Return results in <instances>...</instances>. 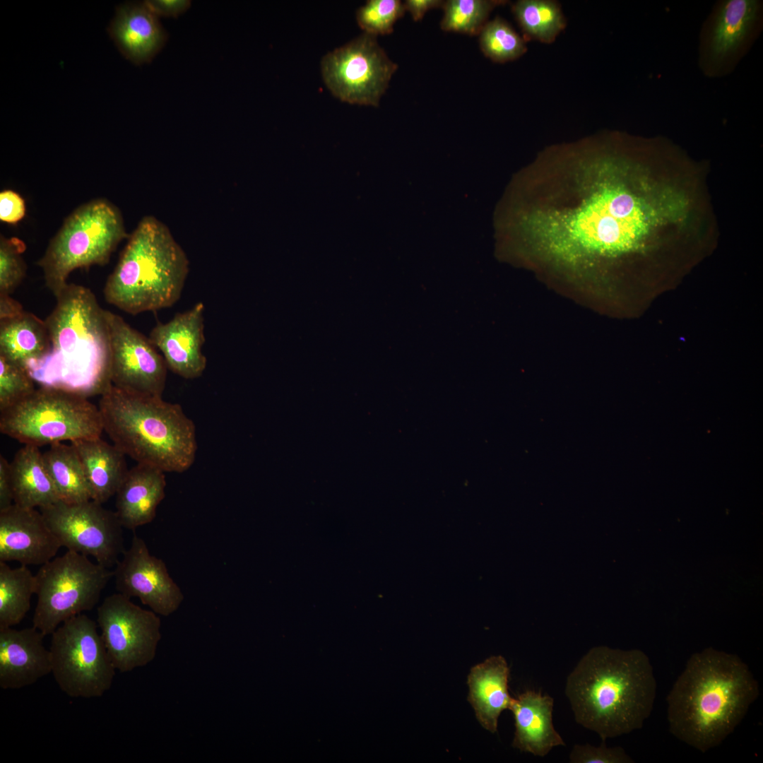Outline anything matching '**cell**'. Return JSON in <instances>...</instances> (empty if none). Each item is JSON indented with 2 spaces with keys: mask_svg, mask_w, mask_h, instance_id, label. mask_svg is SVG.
Returning a JSON list of instances; mask_svg holds the SVG:
<instances>
[{
  "mask_svg": "<svg viewBox=\"0 0 763 763\" xmlns=\"http://www.w3.org/2000/svg\"><path fill=\"white\" fill-rule=\"evenodd\" d=\"M114 566L113 578L118 593L138 598L159 615L176 612L184 595L170 576L165 562L150 554L145 540L134 534L129 548Z\"/></svg>",
  "mask_w": 763,
  "mask_h": 763,
  "instance_id": "cell-16",
  "label": "cell"
},
{
  "mask_svg": "<svg viewBox=\"0 0 763 763\" xmlns=\"http://www.w3.org/2000/svg\"><path fill=\"white\" fill-rule=\"evenodd\" d=\"M24 311L21 304L11 295H0V321L17 317Z\"/></svg>",
  "mask_w": 763,
  "mask_h": 763,
  "instance_id": "cell-40",
  "label": "cell"
},
{
  "mask_svg": "<svg viewBox=\"0 0 763 763\" xmlns=\"http://www.w3.org/2000/svg\"><path fill=\"white\" fill-rule=\"evenodd\" d=\"M656 693L653 667L644 651L603 646L583 656L565 686L576 723L603 741L642 728Z\"/></svg>",
  "mask_w": 763,
  "mask_h": 763,
  "instance_id": "cell-3",
  "label": "cell"
},
{
  "mask_svg": "<svg viewBox=\"0 0 763 763\" xmlns=\"http://www.w3.org/2000/svg\"><path fill=\"white\" fill-rule=\"evenodd\" d=\"M97 627V622L82 613L51 634V673L71 698L100 697L112 687L116 669Z\"/></svg>",
  "mask_w": 763,
  "mask_h": 763,
  "instance_id": "cell-10",
  "label": "cell"
},
{
  "mask_svg": "<svg viewBox=\"0 0 763 763\" xmlns=\"http://www.w3.org/2000/svg\"><path fill=\"white\" fill-rule=\"evenodd\" d=\"M322 78L331 93L343 102L377 107L398 65L377 42L363 33L326 54L321 64Z\"/></svg>",
  "mask_w": 763,
  "mask_h": 763,
  "instance_id": "cell-12",
  "label": "cell"
},
{
  "mask_svg": "<svg viewBox=\"0 0 763 763\" xmlns=\"http://www.w3.org/2000/svg\"><path fill=\"white\" fill-rule=\"evenodd\" d=\"M504 3L497 0L444 1L440 28L446 32L478 35L492 11Z\"/></svg>",
  "mask_w": 763,
  "mask_h": 763,
  "instance_id": "cell-30",
  "label": "cell"
},
{
  "mask_svg": "<svg viewBox=\"0 0 763 763\" xmlns=\"http://www.w3.org/2000/svg\"><path fill=\"white\" fill-rule=\"evenodd\" d=\"M60 548L40 510L13 504L0 511V562L42 565Z\"/></svg>",
  "mask_w": 763,
  "mask_h": 763,
  "instance_id": "cell-18",
  "label": "cell"
},
{
  "mask_svg": "<svg viewBox=\"0 0 763 763\" xmlns=\"http://www.w3.org/2000/svg\"><path fill=\"white\" fill-rule=\"evenodd\" d=\"M189 266L168 227L146 215L129 235L106 280L105 300L132 315L170 307L180 298Z\"/></svg>",
  "mask_w": 763,
  "mask_h": 763,
  "instance_id": "cell-6",
  "label": "cell"
},
{
  "mask_svg": "<svg viewBox=\"0 0 763 763\" xmlns=\"http://www.w3.org/2000/svg\"><path fill=\"white\" fill-rule=\"evenodd\" d=\"M13 504L10 463L0 456V511Z\"/></svg>",
  "mask_w": 763,
  "mask_h": 763,
  "instance_id": "cell-38",
  "label": "cell"
},
{
  "mask_svg": "<svg viewBox=\"0 0 763 763\" xmlns=\"http://www.w3.org/2000/svg\"><path fill=\"white\" fill-rule=\"evenodd\" d=\"M763 30L762 0H718L698 36L697 66L710 79L733 73Z\"/></svg>",
  "mask_w": 763,
  "mask_h": 763,
  "instance_id": "cell-11",
  "label": "cell"
},
{
  "mask_svg": "<svg viewBox=\"0 0 763 763\" xmlns=\"http://www.w3.org/2000/svg\"><path fill=\"white\" fill-rule=\"evenodd\" d=\"M405 12L399 0H369L357 11L356 20L365 33L377 37L391 33Z\"/></svg>",
  "mask_w": 763,
  "mask_h": 763,
  "instance_id": "cell-32",
  "label": "cell"
},
{
  "mask_svg": "<svg viewBox=\"0 0 763 763\" xmlns=\"http://www.w3.org/2000/svg\"><path fill=\"white\" fill-rule=\"evenodd\" d=\"M511 9L524 35L543 43L554 42L566 25L560 4L555 1L519 0Z\"/></svg>",
  "mask_w": 763,
  "mask_h": 763,
  "instance_id": "cell-29",
  "label": "cell"
},
{
  "mask_svg": "<svg viewBox=\"0 0 763 763\" xmlns=\"http://www.w3.org/2000/svg\"><path fill=\"white\" fill-rule=\"evenodd\" d=\"M13 504L42 508L60 500L39 447L25 444L10 462Z\"/></svg>",
  "mask_w": 763,
  "mask_h": 763,
  "instance_id": "cell-25",
  "label": "cell"
},
{
  "mask_svg": "<svg viewBox=\"0 0 763 763\" xmlns=\"http://www.w3.org/2000/svg\"><path fill=\"white\" fill-rule=\"evenodd\" d=\"M759 695L748 666L711 647L693 653L667 696L669 731L705 752L718 746Z\"/></svg>",
  "mask_w": 763,
  "mask_h": 763,
  "instance_id": "cell-2",
  "label": "cell"
},
{
  "mask_svg": "<svg viewBox=\"0 0 763 763\" xmlns=\"http://www.w3.org/2000/svg\"><path fill=\"white\" fill-rule=\"evenodd\" d=\"M553 698L527 690L512 699L509 710L514 718L511 745L521 752L544 757L555 747L565 745L552 723Z\"/></svg>",
  "mask_w": 763,
  "mask_h": 763,
  "instance_id": "cell-21",
  "label": "cell"
},
{
  "mask_svg": "<svg viewBox=\"0 0 763 763\" xmlns=\"http://www.w3.org/2000/svg\"><path fill=\"white\" fill-rule=\"evenodd\" d=\"M165 487L163 471L142 463L129 469L115 494V512L123 528L134 531L151 523Z\"/></svg>",
  "mask_w": 763,
  "mask_h": 763,
  "instance_id": "cell-22",
  "label": "cell"
},
{
  "mask_svg": "<svg viewBox=\"0 0 763 763\" xmlns=\"http://www.w3.org/2000/svg\"><path fill=\"white\" fill-rule=\"evenodd\" d=\"M51 348L45 321L24 311L13 318L0 321V355L24 367L48 353Z\"/></svg>",
  "mask_w": 763,
  "mask_h": 763,
  "instance_id": "cell-26",
  "label": "cell"
},
{
  "mask_svg": "<svg viewBox=\"0 0 763 763\" xmlns=\"http://www.w3.org/2000/svg\"><path fill=\"white\" fill-rule=\"evenodd\" d=\"M579 172L572 204L532 210L522 222L531 244L560 261L634 252L687 212L682 195L653 182L625 155L601 154Z\"/></svg>",
  "mask_w": 763,
  "mask_h": 763,
  "instance_id": "cell-1",
  "label": "cell"
},
{
  "mask_svg": "<svg viewBox=\"0 0 763 763\" xmlns=\"http://www.w3.org/2000/svg\"><path fill=\"white\" fill-rule=\"evenodd\" d=\"M144 4L158 18H178L191 6L188 0H148Z\"/></svg>",
  "mask_w": 763,
  "mask_h": 763,
  "instance_id": "cell-37",
  "label": "cell"
},
{
  "mask_svg": "<svg viewBox=\"0 0 763 763\" xmlns=\"http://www.w3.org/2000/svg\"><path fill=\"white\" fill-rule=\"evenodd\" d=\"M98 406L86 396L44 386L0 411V432L24 445L40 447L64 441L100 437Z\"/></svg>",
  "mask_w": 763,
  "mask_h": 763,
  "instance_id": "cell-8",
  "label": "cell"
},
{
  "mask_svg": "<svg viewBox=\"0 0 763 763\" xmlns=\"http://www.w3.org/2000/svg\"><path fill=\"white\" fill-rule=\"evenodd\" d=\"M35 587V574L26 565L11 568L0 562V628L13 627L23 620Z\"/></svg>",
  "mask_w": 763,
  "mask_h": 763,
  "instance_id": "cell-28",
  "label": "cell"
},
{
  "mask_svg": "<svg viewBox=\"0 0 763 763\" xmlns=\"http://www.w3.org/2000/svg\"><path fill=\"white\" fill-rule=\"evenodd\" d=\"M45 636L35 627L0 628V687L17 690L33 685L51 673Z\"/></svg>",
  "mask_w": 763,
  "mask_h": 763,
  "instance_id": "cell-19",
  "label": "cell"
},
{
  "mask_svg": "<svg viewBox=\"0 0 763 763\" xmlns=\"http://www.w3.org/2000/svg\"><path fill=\"white\" fill-rule=\"evenodd\" d=\"M478 35L482 52L495 62L515 60L526 51L524 38L499 16L488 20Z\"/></svg>",
  "mask_w": 763,
  "mask_h": 763,
  "instance_id": "cell-31",
  "label": "cell"
},
{
  "mask_svg": "<svg viewBox=\"0 0 763 763\" xmlns=\"http://www.w3.org/2000/svg\"><path fill=\"white\" fill-rule=\"evenodd\" d=\"M509 673L506 659L498 655L473 666L468 675V700L479 723L492 733L497 731L499 717L509 709L513 699L508 690Z\"/></svg>",
  "mask_w": 763,
  "mask_h": 763,
  "instance_id": "cell-23",
  "label": "cell"
},
{
  "mask_svg": "<svg viewBox=\"0 0 763 763\" xmlns=\"http://www.w3.org/2000/svg\"><path fill=\"white\" fill-rule=\"evenodd\" d=\"M157 613L120 593L107 596L97 609V624L117 670L143 667L155 657L162 634Z\"/></svg>",
  "mask_w": 763,
  "mask_h": 763,
  "instance_id": "cell-14",
  "label": "cell"
},
{
  "mask_svg": "<svg viewBox=\"0 0 763 763\" xmlns=\"http://www.w3.org/2000/svg\"><path fill=\"white\" fill-rule=\"evenodd\" d=\"M204 310V304L199 302L169 321L158 322L150 332L148 338L162 353L167 369L184 379L199 378L206 367L202 352Z\"/></svg>",
  "mask_w": 763,
  "mask_h": 763,
  "instance_id": "cell-17",
  "label": "cell"
},
{
  "mask_svg": "<svg viewBox=\"0 0 763 763\" xmlns=\"http://www.w3.org/2000/svg\"><path fill=\"white\" fill-rule=\"evenodd\" d=\"M25 242L16 237L0 236V295H11L26 275L27 266L23 254Z\"/></svg>",
  "mask_w": 763,
  "mask_h": 763,
  "instance_id": "cell-33",
  "label": "cell"
},
{
  "mask_svg": "<svg viewBox=\"0 0 763 763\" xmlns=\"http://www.w3.org/2000/svg\"><path fill=\"white\" fill-rule=\"evenodd\" d=\"M112 578L113 571L77 552L54 557L35 574L32 626L51 635L65 621L92 610Z\"/></svg>",
  "mask_w": 763,
  "mask_h": 763,
  "instance_id": "cell-9",
  "label": "cell"
},
{
  "mask_svg": "<svg viewBox=\"0 0 763 763\" xmlns=\"http://www.w3.org/2000/svg\"><path fill=\"white\" fill-rule=\"evenodd\" d=\"M120 210L98 198L73 211L50 239L37 264L56 296L78 268L106 265L118 244L129 237Z\"/></svg>",
  "mask_w": 763,
  "mask_h": 763,
  "instance_id": "cell-7",
  "label": "cell"
},
{
  "mask_svg": "<svg viewBox=\"0 0 763 763\" xmlns=\"http://www.w3.org/2000/svg\"><path fill=\"white\" fill-rule=\"evenodd\" d=\"M36 389L28 370L0 355V411L30 395Z\"/></svg>",
  "mask_w": 763,
  "mask_h": 763,
  "instance_id": "cell-34",
  "label": "cell"
},
{
  "mask_svg": "<svg viewBox=\"0 0 763 763\" xmlns=\"http://www.w3.org/2000/svg\"><path fill=\"white\" fill-rule=\"evenodd\" d=\"M45 320L51 348L26 369L44 386L85 396L101 394L109 386L111 345L105 309L85 286L67 285Z\"/></svg>",
  "mask_w": 763,
  "mask_h": 763,
  "instance_id": "cell-4",
  "label": "cell"
},
{
  "mask_svg": "<svg viewBox=\"0 0 763 763\" xmlns=\"http://www.w3.org/2000/svg\"><path fill=\"white\" fill-rule=\"evenodd\" d=\"M634 761L621 747H607L605 741L595 747L574 745L569 755L571 763H632Z\"/></svg>",
  "mask_w": 763,
  "mask_h": 763,
  "instance_id": "cell-35",
  "label": "cell"
},
{
  "mask_svg": "<svg viewBox=\"0 0 763 763\" xmlns=\"http://www.w3.org/2000/svg\"><path fill=\"white\" fill-rule=\"evenodd\" d=\"M444 2L442 0H406L403 4L413 20L420 21L430 10L442 7Z\"/></svg>",
  "mask_w": 763,
  "mask_h": 763,
  "instance_id": "cell-39",
  "label": "cell"
},
{
  "mask_svg": "<svg viewBox=\"0 0 763 763\" xmlns=\"http://www.w3.org/2000/svg\"><path fill=\"white\" fill-rule=\"evenodd\" d=\"M107 31L121 54L136 65L150 63L167 40L158 17L144 2L119 5Z\"/></svg>",
  "mask_w": 763,
  "mask_h": 763,
  "instance_id": "cell-20",
  "label": "cell"
},
{
  "mask_svg": "<svg viewBox=\"0 0 763 763\" xmlns=\"http://www.w3.org/2000/svg\"><path fill=\"white\" fill-rule=\"evenodd\" d=\"M25 203L23 197L11 189L0 193V220L9 224H16L25 215Z\"/></svg>",
  "mask_w": 763,
  "mask_h": 763,
  "instance_id": "cell-36",
  "label": "cell"
},
{
  "mask_svg": "<svg viewBox=\"0 0 763 763\" xmlns=\"http://www.w3.org/2000/svg\"><path fill=\"white\" fill-rule=\"evenodd\" d=\"M81 461L91 499L103 504L115 495L129 469L126 455L98 437L71 442Z\"/></svg>",
  "mask_w": 763,
  "mask_h": 763,
  "instance_id": "cell-24",
  "label": "cell"
},
{
  "mask_svg": "<svg viewBox=\"0 0 763 763\" xmlns=\"http://www.w3.org/2000/svg\"><path fill=\"white\" fill-rule=\"evenodd\" d=\"M110 345V380L122 390L162 396L167 367L149 338L105 309Z\"/></svg>",
  "mask_w": 763,
  "mask_h": 763,
  "instance_id": "cell-15",
  "label": "cell"
},
{
  "mask_svg": "<svg viewBox=\"0 0 763 763\" xmlns=\"http://www.w3.org/2000/svg\"><path fill=\"white\" fill-rule=\"evenodd\" d=\"M61 547L86 556L107 568L114 567L126 550L123 526L115 511L93 499L78 503L59 500L40 508Z\"/></svg>",
  "mask_w": 763,
  "mask_h": 763,
  "instance_id": "cell-13",
  "label": "cell"
},
{
  "mask_svg": "<svg viewBox=\"0 0 763 763\" xmlns=\"http://www.w3.org/2000/svg\"><path fill=\"white\" fill-rule=\"evenodd\" d=\"M42 455L60 500L78 503L91 499L81 461L71 444H52Z\"/></svg>",
  "mask_w": 763,
  "mask_h": 763,
  "instance_id": "cell-27",
  "label": "cell"
},
{
  "mask_svg": "<svg viewBox=\"0 0 763 763\" xmlns=\"http://www.w3.org/2000/svg\"><path fill=\"white\" fill-rule=\"evenodd\" d=\"M98 408L103 431L137 463L165 473H183L194 464L196 425L179 404L110 385L100 394Z\"/></svg>",
  "mask_w": 763,
  "mask_h": 763,
  "instance_id": "cell-5",
  "label": "cell"
}]
</instances>
